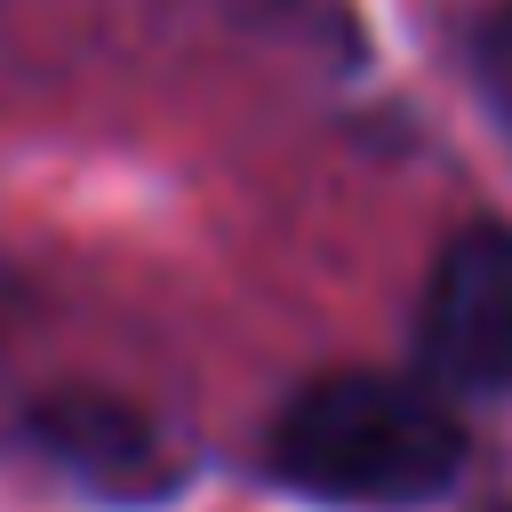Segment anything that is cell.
I'll use <instances>...</instances> for the list:
<instances>
[{"label": "cell", "instance_id": "obj_1", "mask_svg": "<svg viewBox=\"0 0 512 512\" xmlns=\"http://www.w3.org/2000/svg\"><path fill=\"white\" fill-rule=\"evenodd\" d=\"M264 456L296 496L352 504V512H408L448 496V480L464 472V432L432 392L344 368L304 384L280 408Z\"/></svg>", "mask_w": 512, "mask_h": 512}, {"label": "cell", "instance_id": "obj_2", "mask_svg": "<svg viewBox=\"0 0 512 512\" xmlns=\"http://www.w3.org/2000/svg\"><path fill=\"white\" fill-rule=\"evenodd\" d=\"M416 352L432 384L512 392V224H464L424 280Z\"/></svg>", "mask_w": 512, "mask_h": 512}, {"label": "cell", "instance_id": "obj_3", "mask_svg": "<svg viewBox=\"0 0 512 512\" xmlns=\"http://www.w3.org/2000/svg\"><path fill=\"white\" fill-rule=\"evenodd\" d=\"M32 448L104 504H160L184 488V448L120 392H56L32 408Z\"/></svg>", "mask_w": 512, "mask_h": 512}, {"label": "cell", "instance_id": "obj_4", "mask_svg": "<svg viewBox=\"0 0 512 512\" xmlns=\"http://www.w3.org/2000/svg\"><path fill=\"white\" fill-rule=\"evenodd\" d=\"M472 72H480V88H488V104L512 120V0L472 32Z\"/></svg>", "mask_w": 512, "mask_h": 512}, {"label": "cell", "instance_id": "obj_5", "mask_svg": "<svg viewBox=\"0 0 512 512\" xmlns=\"http://www.w3.org/2000/svg\"><path fill=\"white\" fill-rule=\"evenodd\" d=\"M240 8H264V16H288V24H320L328 0H240Z\"/></svg>", "mask_w": 512, "mask_h": 512}]
</instances>
